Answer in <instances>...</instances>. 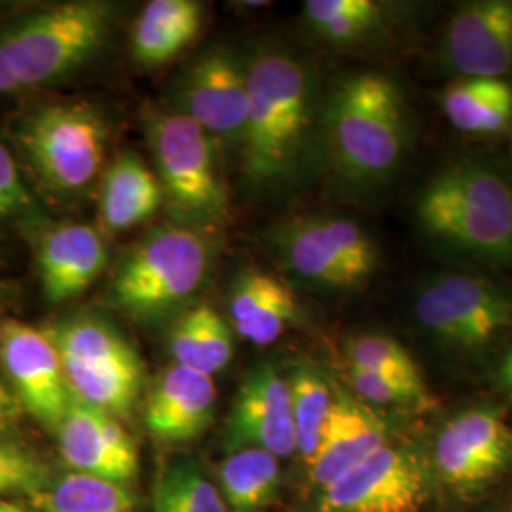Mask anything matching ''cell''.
I'll return each mask as SVG.
<instances>
[{
    "instance_id": "obj_7",
    "label": "cell",
    "mask_w": 512,
    "mask_h": 512,
    "mask_svg": "<svg viewBox=\"0 0 512 512\" xmlns=\"http://www.w3.org/2000/svg\"><path fill=\"white\" fill-rule=\"evenodd\" d=\"M148 139L169 205L194 222H219L228 211L211 137L179 110L154 112Z\"/></svg>"
},
{
    "instance_id": "obj_24",
    "label": "cell",
    "mask_w": 512,
    "mask_h": 512,
    "mask_svg": "<svg viewBox=\"0 0 512 512\" xmlns=\"http://www.w3.org/2000/svg\"><path fill=\"white\" fill-rule=\"evenodd\" d=\"M46 334L59 351L63 365L90 368H141L143 363L128 340L99 319H71Z\"/></svg>"
},
{
    "instance_id": "obj_2",
    "label": "cell",
    "mask_w": 512,
    "mask_h": 512,
    "mask_svg": "<svg viewBox=\"0 0 512 512\" xmlns=\"http://www.w3.org/2000/svg\"><path fill=\"white\" fill-rule=\"evenodd\" d=\"M423 230L465 255L512 264V184L484 165L456 164L425 186Z\"/></svg>"
},
{
    "instance_id": "obj_27",
    "label": "cell",
    "mask_w": 512,
    "mask_h": 512,
    "mask_svg": "<svg viewBox=\"0 0 512 512\" xmlns=\"http://www.w3.org/2000/svg\"><path fill=\"white\" fill-rule=\"evenodd\" d=\"M74 399L114 418H126L141 393V368H90L63 365Z\"/></svg>"
},
{
    "instance_id": "obj_37",
    "label": "cell",
    "mask_w": 512,
    "mask_h": 512,
    "mask_svg": "<svg viewBox=\"0 0 512 512\" xmlns=\"http://www.w3.org/2000/svg\"><path fill=\"white\" fill-rule=\"evenodd\" d=\"M10 298H12V291H10V287L0 279V308H2V306H6Z\"/></svg>"
},
{
    "instance_id": "obj_29",
    "label": "cell",
    "mask_w": 512,
    "mask_h": 512,
    "mask_svg": "<svg viewBox=\"0 0 512 512\" xmlns=\"http://www.w3.org/2000/svg\"><path fill=\"white\" fill-rule=\"evenodd\" d=\"M152 512H228L217 486L194 461H173L154 488Z\"/></svg>"
},
{
    "instance_id": "obj_39",
    "label": "cell",
    "mask_w": 512,
    "mask_h": 512,
    "mask_svg": "<svg viewBox=\"0 0 512 512\" xmlns=\"http://www.w3.org/2000/svg\"><path fill=\"white\" fill-rule=\"evenodd\" d=\"M501 374H503V380H505L507 385L512 389V368H503V370H501Z\"/></svg>"
},
{
    "instance_id": "obj_35",
    "label": "cell",
    "mask_w": 512,
    "mask_h": 512,
    "mask_svg": "<svg viewBox=\"0 0 512 512\" xmlns=\"http://www.w3.org/2000/svg\"><path fill=\"white\" fill-rule=\"evenodd\" d=\"M46 480V469L31 452L10 440H0V494L31 492Z\"/></svg>"
},
{
    "instance_id": "obj_32",
    "label": "cell",
    "mask_w": 512,
    "mask_h": 512,
    "mask_svg": "<svg viewBox=\"0 0 512 512\" xmlns=\"http://www.w3.org/2000/svg\"><path fill=\"white\" fill-rule=\"evenodd\" d=\"M349 366L421 384V372L410 353L393 338L363 334L348 344Z\"/></svg>"
},
{
    "instance_id": "obj_19",
    "label": "cell",
    "mask_w": 512,
    "mask_h": 512,
    "mask_svg": "<svg viewBox=\"0 0 512 512\" xmlns=\"http://www.w3.org/2000/svg\"><path fill=\"white\" fill-rule=\"evenodd\" d=\"M217 389L211 376L171 365L148 393L145 421L154 439L188 442L200 437L215 414Z\"/></svg>"
},
{
    "instance_id": "obj_18",
    "label": "cell",
    "mask_w": 512,
    "mask_h": 512,
    "mask_svg": "<svg viewBox=\"0 0 512 512\" xmlns=\"http://www.w3.org/2000/svg\"><path fill=\"white\" fill-rule=\"evenodd\" d=\"M103 236L88 224H57L38 241V272L50 302L84 293L107 266Z\"/></svg>"
},
{
    "instance_id": "obj_10",
    "label": "cell",
    "mask_w": 512,
    "mask_h": 512,
    "mask_svg": "<svg viewBox=\"0 0 512 512\" xmlns=\"http://www.w3.org/2000/svg\"><path fill=\"white\" fill-rule=\"evenodd\" d=\"M429 484L420 459L385 444L321 490L317 512H421Z\"/></svg>"
},
{
    "instance_id": "obj_3",
    "label": "cell",
    "mask_w": 512,
    "mask_h": 512,
    "mask_svg": "<svg viewBox=\"0 0 512 512\" xmlns=\"http://www.w3.org/2000/svg\"><path fill=\"white\" fill-rule=\"evenodd\" d=\"M249 110L243 165L251 181L270 184L293 171L310 124V82L291 55L262 52L247 65Z\"/></svg>"
},
{
    "instance_id": "obj_16",
    "label": "cell",
    "mask_w": 512,
    "mask_h": 512,
    "mask_svg": "<svg viewBox=\"0 0 512 512\" xmlns=\"http://www.w3.org/2000/svg\"><path fill=\"white\" fill-rule=\"evenodd\" d=\"M446 54L467 78H499L512 67V2L461 6L448 25Z\"/></svg>"
},
{
    "instance_id": "obj_13",
    "label": "cell",
    "mask_w": 512,
    "mask_h": 512,
    "mask_svg": "<svg viewBox=\"0 0 512 512\" xmlns=\"http://www.w3.org/2000/svg\"><path fill=\"white\" fill-rule=\"evenodd\" d=\"M177 105L209 137L241 143L249 110L247 67L226 50L207 52L181 74Z\"/></svg>"
},
{
    "instance_id": "obj_20",
    "label": "cell",
    "mask_w": 512,
    "mask_h": 512,
    "mask_svg": "<svg viewBox=\"0 0 512 512\" xmlns=\"http://www.w3.org/2000/svg\"><path fill=\"white\" fill-rule=\"evenodd\" d=\"M230 319L241 338L255 346H272L298 319L293 291L272 274L247 270L230 293Z\"/></svg>"
},
{
    "instance_id": "obj_38",
    "label": "cell",
    "mask_w": 512,
    "mask_h": 512,
    "mask_svg": "<svg viewBox=\"0 0 512 512\" xmlns=\"http://www.w3.org/2000/svg\"><path fill=\"white\" fill-rule=\"evenodd\" d=\"M0 512H27L16 503H0Z\"/></svg>"
},
{
    "instance_id": "obj_40",
    "label": "cell",
    "mask_w": 512,
    "mask_h": 512,
    "mask_svg": "<svg viewBox=\"0 0 512 512\" xmlns=\"http://www.w3.org/2000/svg\"><path fill=\"white\" fill-rule=\"evenodd\" d=\"M503 368H512V351L507 355V359H505V363H503Z\"/></svg>"
},
{
    "instance_id": "obj_26",
    "label": "cell",
    "mask_w": 512,
    "mask_h": 512,
    "mask_svg": "<svg viewBox=\"0 0 512 512\" xmlns=\"http://www.w3.org/2000/svg\"><path fill=\"white\" fill-rule=\"evenodd\" d=\"M279 458L260 448L230 452L220 469L224 503L234 512H260L274 501L279 488Z\"/></svg>"
},
{
    "instance_id": "obj_8",
    "label": "cell",
    "mask_w": 512,
    "mask_h": 512,
    "mask_svg": "<svg viewBox=\"0 0 512 512\" xmlns=\"http://www.w3.org/2000/svg\"><path fill=\"white\" fill-rule=\"evenodd\" d=\"M283 264L296 277L327 289H353L378 268V251L365 230L342 217H310L277 236Z\"/></svg>"
},
{
    "instance_id": "obj_11",
    "label": "cell",
    "mask_w": 512,
    "mask_h": 512,
    "mask_svg": "<svg viewBox=\"0 0 512 512\" xmlns=\"http://www.w3.org/2000/svg\"><path fill=\"white\" fill-rule=\"evenodd\" d=\"M0 365L21 408L46 429L57 431L73 403V393L46 330L0 319Z\"/></svg>"
},
{
    "instance_id": "obj_25",
    "label": "cell",
    "mask_w": 512,
    "mask_h": 512,
    "mask_svg": "<svg viewBox=\"0 0 512 512\" xmlns=\"http://www.w3.org/2000/svg\"><path fill=\"white\" fill-rule=\"evenodd\" d=\"M450 124L465 133H497L512 118V88L501 78H465L442 97Z\"/></svg>"
},
{
    "instance_id": "obj_22",
    "label": "cell",
    "mask_w": 512,
    "mask_h": 512,
    "mask_svg": "<svg viewBox=\"0 0 512 512\" xmlns=\"http://www.w3.org/2000/svg\"><path fill=\"white\" fill-rule=\"evenodd\" d=\"M203 8L194 0H152L133 29V57L145 67L171 61L198 37Z\"/></svg>"
},
{
    "instance_id": "obj_23",
    "label": "cell",
    "mask_w": 512,
    "mask_h": 512,
    "mask_svg": "<svg viewBox=\"0 0 512 512\" xmlns=\"http://www.w3.org/2000/svg\"><path fill=\"white\" fill-rule=\"evenodd\" d=\"M173 365L213 376L232 361L234 340L226 321L209 304H200L177 321L169 336Z\"/></svg>"
},
{
    "instance_id": "obj_34",
    "label": "cell",
    "mask_w": 512,
    "mask_h": 512,
    "mask_svg": "<svg viewBox=\"0 0 512 512\" xmlns=\"http://www.w3.org/2000/svg\"><path fill=\"white\" fill-rule=\"evenodd\" d=\"M42 209L21 177L16 158L0 141V220L37 224Z\"/></svg>"
},
{
    "instance_id": "obj_21",
    "label": "cell",
    "mask_w": 512,
    "mask_h": 512,
    "mask_svg": "<svg viewBox=\"0 0 512 512\" xmlns=\"http://www.w3.org/2000/svg\"><path fill=\"white\" fill-rule=\"evenodd\" d=\"M164 200L158 177L133 154H120L101 184L99 213L109 232H124L152 217Z\"/></svg>"
},
{
    "instance_id": "obj_4",
    "label": "cell",
    "mask_w": 512,
    "mask_h": 512,
    "mask_svg": "<svg viewBox=\"0 0 512 512\" xmlns=\"http://www.w3.org/2000/svg\"><path fill=\"white\" fill-rule=\"evenodd\" d=\"M406 129L403 92L384 74H353L330 95V154L336 167L353 181H376L389 175L401 162Z\"/></svg>"
},
{
    "instance_id": "obj_28",
    "label": "cell",
    "mask_w": 512,
    "mask_h": 512,
    "mask_svg": "<svg viewBox=\"0 0 512 512\" xmlns=\"http://www.w3.org/2000/svg\"><path fill=\"white\" fill-rule=\"evenodd\" d=\"M296 450L310 463L329 420L334 393L329 382L310 366L296 368L289 380Z\"/></svg>"
},
{
    "instance_id": "obj_12",
    "label": "cell",
    "mask_w": 512,
    "mask_h": 512,
    "mask_svg": "<svg viewBox=\"0 0 512 512\" xmlns=\"http://www.w3.org/2000/svg\"><path fill=\"white\" fill-rule=\"evenodd\" d=\"M511 461V429L488 408H475L448 421L435 444L442 482L461 495L484 490Z\"/></svg>"
},
{
    "instance_id": "obj_14",
    "label": "cell",
    "mask_w": 512,
    "mask_h": 512,
    "mask_svg": "<svg viewBox=\"0 0 512 512\" xmlns=\"http://www.w3.org/2000/svg\"><path fill=\"white\" fill-rule=\"evenodd\" d=\"M226 450L260 448L275 458L296 452L289 382L270 365L258 366L241 384L226 423Z\"/></svg>"
},
{
    "instance_id": "obj_6",
    "label": "cell",
    "mask_w": 512,
    "mask_h": 512,
    "mask_svg": "<svg viewBox=\"0 0 512 512\" xmlns=\"http://www.w3.org/2000/svg\"><path fill=\"white\" fill-rule=\"evenodd\" d=\"M109 126L90 103H55L35 110L19 128V141L46 188L61 196L86 192L107 154Z\"/></svg>"
},
{
    "instance_id": "obj_5",
    "label": "cell",
    "mask_w": 512,
    "mask_h": 512,
    "mask_svg": "<svg viewBox=\"0 0 512 512\" xmlns=\"http://www.w3.org/2000/svg\"><path fill=\"white\" fill-rule=\"evenodd\" d=\"M213 255V241L202 228H158L122 262L112 300L133 317H162L202 287Z\"/></svg>"
},
{
    "instance_id": "obj_15",
    "label": "cell",
    "mask_w": 512,
    "mask_h": 512,
    "mask_svg": "<svg viewBox=\"0 0 512 512\" xmlns=\"http://www.w3.org/2000/svg\"><path fill=\"white\" fill-rule=\"evenodd\" d=\"M59 452L74 473L126 484L139 469L137 446L118 418L74 399L57 431Z\"/></svg>"
},
{
    "instance_id": "obj_30",
    "label": "cell",
    "mask_w": 512,
    "mask_h": 512,
    "mask_svg": "<svg viewBox=\"0 0 512 512\" xmlns=\"http://www.w3.org/2000/svg\"><path fill=\"white\" fill-rule=\"evenodd\" d=\"M135 501L124 484L71 473L42 497L44 512H133Z\"/></svg>"
},
{
    "instance_id": "obj_17",
    "label": "cell",
    "mask_w": 512,
    "mask_h": 512,
    "mask_svg": "<svg viewBox=\"0 0 512 512\" xmlns=\"http://www.w3.org/2000/svg\"><path fill=\"white\" fill-rule=\"evenodd\" d=\"M385 440L387 429L380 416L346 391H336L317 452L308 463L311 482L321 490L327 488L384 448Z\"/></svg>"
},
{
    "instance_id": "obj_1",
    "label": "cell",
    "mask_w": 512,
    "mask_h": 512,
    "mask_svg": "<svg viewBox=\"0 0 512 512\" xmlns=\"http://www.w3.org/2000/svg\"><path fill=\"white\" fill-rule=\"evenodd\" d=\"M116 6L99 0L63 2L0 27V95L57 82L107 44Z\"/></svg>"
},
{
    "instance_id": "obj_31",
    "label": "cell",
    "mask_w": 512,
    "mask_h": 512,
    "mask_svg": "<svg viewBox=\"0 0 512 512\" xmlns=\"http://www.w3.org/2000/svg\"><path fill=\"white\" fill-rule=\"evenodd\" d=\"M311 27L330 42H353L368 35L382 19L372 0H310L304 6Z\"/></svg>"
},
{
    "instance_id": "obj_33",
    "label": "cell",
    "mask_w": 512,
    "mask_h": 512,
    "mask_svg": "<svg viewBox=\"0 0 512 512\" xmlns=\"http://www.w3.org/2000/svg\"><path fill=\"white\" fill-rule=\"evenodd\" d=\"M348 378L351 387L368 403L393 404L416 410H425L433 406V397L429 395L423 382H406L353 366H349Z\"/></svg>"
},
{
    "instance_id": "obj_36",
    "label": "cell",
    "mask_w": 512,
    "mask_h": 512,
    "mask_svg": "<svg viewBox=\"0 0 512 512\" xmlns=\"http://www.w3.org/2000/svg\"><path fill=\"white\" fill-rule=\"evenodd\" d=\"M23 416V408L19 404L16 393L8 382L0 376V440H6L16 429Z\"/></svg>"
},
{
    "instance_id": "obj_9",
    "label": "cell",
    "mask_w": 512,
    "mask_h": 512,
    "mask_svg": "<svg viewBox=\"0 0 512 512\" xmlns=\"http://www.w3.org/2000/svg\"><path fill=\"white\" fill-rule=\"evenodd\" d=\"M416 317L448 344L480 348L512 329V296L484 277L444 275L418 294Z\"/></svg>"
}]
</instances>
